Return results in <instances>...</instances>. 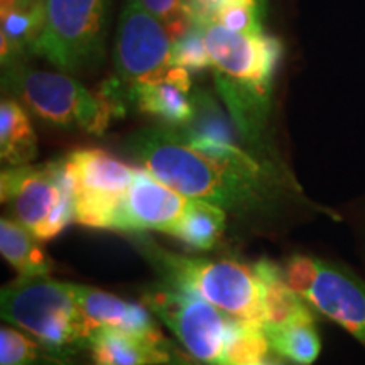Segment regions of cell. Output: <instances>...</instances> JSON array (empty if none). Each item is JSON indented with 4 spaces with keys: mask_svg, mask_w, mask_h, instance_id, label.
<instances>
[{
    "mask_svg": "<svg viewBox=\"0 0 365 365\" xmlns=\"http://www.w3.org/2000/svg\"><path fill=\"white\" fill-rule=\"evenodd\" d=\"M113 66L125 83L158 80L173 66V38L140 0H124L113 43Z\"/></svg>",
    "mask_w": 365,
    "mask_h": 365,
    "instance_id": "cell-10",
    "label": "cell"
},
{
    "mask_svg": "<svg viewBox=\"0 0 365 365\" xmlns=\"http://www.w3.org/2000/svg\"><path fill=\"white\" fill-rule=\"evenodd\" d=\"M38 154L36 134L26 108L14 98L0 102V158L9 168L26 166Z\"/></svg>",
    "mask_w": 365,
    "mask_h": 365,
    "instance_id": "cell-18",
    "label": "cell"
},
{
    "mask_svg": "<svg viewBox=\"0 0 365 365\" xmlns=\"http://www.w3.org/2000/svg\"><path fill=\"white\" fill-rule=\"evenodd\" d=\"M190 71L171 66L161 78L129 85V98L139 112L158 118L163 125L186 127L195 117Z\"/></svg>",
    "mask_w": 365,
    "mask_h": 365,
    "instance_id": "cell-13",
    "label": "cell"
},
{
    "mask_svg": "<svg viewBox=\"0 0 365 365\" xmlns=\"http://www.w3.org/2000/svg\"><path fill=\"white\" fill-rule=\"evenodd\" d=\"M0 198L16 220L39 240H51L75 222L73 186L65 158L41 166L7 168L0 176Z\"/></svg>",
    "mask_w": 365,
    "mask_h": 365,
    "instance_id": "cell-7",
    "label": "cell"
},
{
    "mask_svg": "<svg viewBox=\"0 0 365 365\" xmlns=\"http://www.w3.org/2000/svg\"><path fill=\"white\" fill-rule=\"evenodd\" d=\"M140 4L166 26L173 41L181 38L191 27L185 0H140Z\"/></svg>",
    "mask_w": 365,
    "mask_h": 365,
    "instance_id": "cell-24",
    "label": "cell"
},
{
    "mask_svg": "<svg viewBox=\"0 0 365 365\" xmlns=\"http://www.w3.org/2000/svg\"><path fill=\"white\" fill-rule=\"evenodd\" d=\"M188 196L173 190L149 171L137 168L135 178L118 208L113 230L163 232L175 235L190 205Z\"/></svg>",
    "mask_w": 365,
    "mask_h": 365,
    "instance_id": "cell-12",
    "label": "cell"
},
{
    "mask_svg": "<svg viewBox=\"0 0 365 365\" xmlns=\"http://www.w3.org/2000/svg\"><path fill=\"white\" fill-rule=\"evenodd\" d=\"M124 149L132 161L173 190L239 217L266 215L291 188L274 161L228 139L182 127H144L125 140Z\"/></svg>",
    "mask_w": 365,
    "mask_h": 365,
    "instance_id": "cell-1",
    "label": "cell"
},
{
    "mask_svg": "<svg viewBox=\"0 0 365 365\" xmlns=\"http://www.w3.org/2000/svg\"><path fill=\"white\" fill-rule=\"evenodd\" d=\"M264 6H230L218 14L215 24L240 34L264 33Z\"/></svg>",
    "mask_w": 365,
    "mask_h": 365,
    "instance_id": "cell-23",
    "label": "cell"
},
{
    "mask_svg": "<svg viewBox=\"0 0 365 365\" xmlns=\"http://www.w3.org/2000/svg\"><path fill=\"white\" fill-rule=\"evenodd\" d=\"M41 242L17 220L7 217L0 220V252L19 276H49L53 272L54 262Z\"/></svg>",
    "mask_w": 365,
    "mask_h": 365,
    "instance_id": "cell-17",
    "label": "cell"
},
{
    "mask_svg": "<svg viewBox=\"0 0 365 365\" xmlns=\"http://www.w3.org/2000/svg\"><path fill=\"white\" fill-rule=\"evenodd\" d=\"M76 296L90 335L98 328H113L149 339H166L148 308L90 286L76 284Z\"/></svg>",
    "mask_w": 365,
    "mask_h": 365,
    "instance_id": "cell-15",
    "label": "cell"
},
{
    "mask_svg": "<svg viewBox=\"0 0 365 365\" xmlns=\"http://www.w3.org/2000/svg\"><path fill=\"white\" fill-rule=\"evenodd\" d=\"M0 365H71L70 360L49 354L26 331L2 327L0 330Z\"/></svg>",
    "mask_w": 365,
    "mask_h": 365,
    "instance_id": "cell-21",
    "label": "cell"
},
{
    "mask_svg": "<svg viewBox=\"0 0 365 365\" xmlns=\"http://www.w3.org/2000/svg\"><path fill=\"white\" fill-rule=\"evenodd\" d=\"M264 333L271 350L296 365H312L322 350V341L314 328V313L279 325H267L264 327Z\"/></svg>",
    "mask_w": 365,
    "mask_h": 365,
    "instance_id": "cell-19",
    "label": "cell"
},
{
    "mask_svg": "<svg viewBox=\"0 0 365 365\" xmlns=\"http://www.w3.org/2000/svg\"><path fill=\"white\" fill-rule=\"evenodd\" d=\"M173 66L185 68L188 71H203L207 68H213L202 26L191 24L181 38L173 41Z\"/></svg>",
    "mask_w": 365,
    "mask_h": 365,
    "instance_id": "cell-22",
    "label": "cell"
},
{
    "mask_svg": "<svg viewBox=\"0 0 365 365\" xmlns=\"http://www.w3.org/2000/svg\"><path fill=\"white\" fill-rule=\"evenodd\" d=\"M191 24H215L218 14L230 6H264V0H185Z\"/></svg>",
    "mask_w": 365,
    "mask_h": 365,
    "instance_id": "cell-25",
    "label": "cell"
},
{
    "mask_svg": "<svg viewBox=\"0 0 365 365\" xmlns=\"http://www.w3.org/2000/svg\"><path fill=\"white\" fill-rule=\"evenodd\" d=\"M73 186L75 223L113 230L122 200L134 181L137 168L103 149H78L65 156Z\"/></svg>",
    "mask_w": 365,
    "mask_h": 365,
    "instance_id": "cell-9",
    "label": "cell"
},
{
    "mask_svg": "<svg viewBox=\"0 0 365 365\" xmlns=\"http://www.w3.org/2000/svg\"><path fill=\"white\" fill-rule=\"evenodd\" d=\"M139 244L164 284L198 294L240 322L267 327V282L262 261L245 264L237 259L188 257L150 240Z\"/></svg>",
    "mask_w": 365,
    "mask_h": 365,
    "instance_id": "cell-3",
    "label": "cell"
},
{
    "mask_svg": "<svg viewBox=\"0 0 365 365\" xmlns=\"http://www.w3.org/2000/svg\"><path fill=\"white\" fill-rule=\"evenodd\" d=\"M262 365H276V364H272V362H269V360H266V362H264Z\"/></svg>",
    "mask_w": 365,
    "mask_h": 365,
    "instance_id": "cell-27",
    "label": "cell"
},
{
    "mask_svg": "<svg viewBox=\"0 0 365 365\" xmlns=\"http://www.w3.org/2000/svg\"><path fill=\"white\" fill-rule=\"evenodd\" d=\"M143 301L202 365H262L267 360L271 346L262 327L240 322L198 294L163 282L145 291Z\"/></svg>",
    "mask_w": 365,
    "mask_h": 365,
    "instance_id": "cell-2",
    "label": "cell"
},
{
    "mask_svg": "<svg viewBox=\"0 0 365 365\" xmlns=\"http://www.w3.org/2000/svg\"><path fill=\"white\" fill-rule=\"evenodd\" d=\"M213 68L228 78L271 88L284 53L282 43L267 34H240L220 24L203 27Z\"/></svg>",
    "mask_w": 365,
    "mask_h": 365,
    "instance_id": "cell-11",
    "label": "cell"
},
{
    "mask_svg": "<svg viewBox=\"0 0 365 365\" xmlns=\"http://www.w3.org/2000/svg\"><path fill=\"white\" fill-rule=\"evenodd\" d=\"M110 19V0H44V26L34 54L63 73L100 65Z\"/></svg>",
    "mask_w": 365,
    "mask_h": 365,
    "instance_id": "cell-6",
    "label": "cell"
},
{
    "mask_svg": "<svg viewBox=\"0 0 365 365\" xmlns=\"http://www.w3.org/2000/svg\"><path fill=\"white\" fill-rule=\"evenodd\" d=\"M227 228V212L205 200H190L188 208L178 225L176 239L190 247L210 250L217 247Z\"/></svg>",
    "mask_w": 365,
    "mask_h": 365,
    "instance_id": "cell-20",
    "label": "cell"
},
{
    "mask_svg": "<svg viewBox=\"0 0 365 365\" xmlns=\"http://www.w3.org/2000/svg\"><path fill=\"white\" fill-rule=\"evenodd\" d=\"M282 274L291 289L314 312L365 345V279L349 267L308 255L291 257Z\"/></svg>",
    "mask_w": 365,
    "mask_h": 365,
    "instance_id": "cell-8",
    "label": "cell"
},
{
    "mask_svg": "<svg viewBox=\"0 0 365 365\" xmlns=\"http://www.w3.org/2000/svg\"><path fill=\"white\" fill-rule=\"evenodd\" d=\"M215 83L242 137L254 145V154L264 158V129L271 88L228 78L220 71L215 73Z\"/></svg>",
    "mask_w": 365,
    "mask_h": 365,
    "instance_id": "cell-16",
    "label": "cell"
},
{
    "mask_svg": "<svg viewBox=\"0 0 365 365\" xmlns=\"http://www.w3.org/2000/svg\"><path fill=\"white\" fill-rule=\"evenodd\" d=\"M4 85L41 120L66 129L102 135L113 118V107L98 93H91L66 73L33 70L22 65L7 68Z\"/></svg>",
    "mask_w": 365,
    "mask_h": 365,
    "instance_id": "cell-5",
    "label": "cell"
},
{
    "mask_svg": "<svg viewBox=\"0 0 365 365\" xmlns=\"http://www.w3.org/2000/svg\"><path fill=\"white\" fill-rule=\"evenodd\" d=\"M93 365H181L178 350L166 339H149L113 328H98L88 339Z\"/></svg>",
    "mask_w": 365,
    "mask_h": 365,
    "instance_id": "cell-14",
    "label": "cell"
},
{
    "mask_svg": "<svg viewBox=\"0 0 365 365\" xmlns=\"http://www.w3.org/2000/svg\"><path fill=\"white\" fill-rule=\"evenodd\" d=\"M17 2H19V7H31L34 4L41 2V0H17Z\"/></svg>",
    "mask_w": 365,
    "mask_h": 365,
    "instance_id": "cell-26",
    "label": "cell"
},
{
    "mask_svg": "<svg viewBox=\"0 0 365 365\" xmlns=\"http://www.w3.org/2000/svg\"><path fill=\"white\" fill-rule=\"evenodd\" d=\"M0 314L59 359L70 360L88 349L90 330L71 282L51 276H19L2 287Z\"/></svg>",
    "mask_w": 365,
    "mask_h": 365,
    "instance_id": "cell-4",
    "label": "cell"
}]
</instances>
